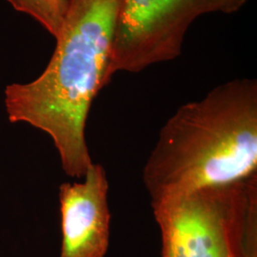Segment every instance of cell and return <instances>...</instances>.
I'll return each mask as SVG.
<instances>
[{"label":"cell","instance_id":"obj_1","mask_svg":"<svg viewBox=\"0 0 257 257\" xmlns=\"http://www.w3.org/2000/svg\"><path fill=\"white\" fill-rule=\"evenodd\" d=\"M121 0H74L45 71L6 87L11 122H26L54 140L65 173L82 177L92 159L85 128L92 101L110 82Z\"/></svg>","mask_w":257,"mask_h":257},{"label":"cell","instance_id":"obj_2","mask_svg":"<svg viewBox=\"0 0 257 257\" xmlns=\"http://www.w3.org/2000/svg\"><path fill=\"white\" fill-rule=\"evenodd\" d=\"M256 171L257 82L240 78L176 110L148 157L143 181L156 202Z\"/></svg>","mask_w":257,"mask_h":257},{"label":"cell","instance_id":"obj_3","mask_svg":"<svg viewBox=\"0 0 257 257\" xmlns=\"http://www.w3.org/2000/svg\"><path fill=\"white\" fill-rule=\"evenodd\" d=\"M161 257H257V174L152 202Z\"/></svg>","mask_w":257,"mask_h":257},{"label":"cell","instance_id":"obj_4","mask_svg":"<svg viewBox=\"0 0 257 257\" xmlns=\"http://www.w3.org/2000/svg\"><path fill=\"white\" fill-rule=\"evenodd\" d=\"M248 0H121L110 58V78L117 72L138 73L181 54L184 38L199 17L230 15Z\"/></svg>","mask_w":257,"mask_h":257},{"label":"cell","instance_id":"obj_5","mask_svg":"<svg viewBox=\"0 0 257 257\" xmlns=\"http://www.w3.org/2000/svg\"><path fill=\"white\" fill-rule=\"evenodd\" d=\"M82 183L59 188L60 257H104L110 245L109 183L103 166L93 164Z\"/></svg>","mask_w":257,"mask_h":257},{"label":"cell","instance_id":"obj_6","mask_svg":"<svg viewBox=\"0 0 257 257\" xmlns=\"http://www.w3.org/2000/svg\"><path fill=\"white\" fill-rule=\"evenodd\" d=\"M21 13L31 16L55 38L59 36L74 0H7Z\"/></svg>","mask_w":257,"mask_h":257}]
</instances>
